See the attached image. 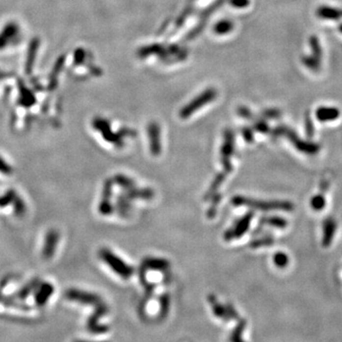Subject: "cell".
<instances>
[{
	"label": "cell",
	"instance_id": "4dcf8cb0",
	"mask_svg": "<svg viewBox=\"0 0 342 342\" xmlns=\"http://www.w3.org/2000/svg\"><path fill=\"white\" fill-rule=\"evenodd\" d=\"M243 137L247 142H252L253 141V132L251 130L245 129L243 131Z\"/></svg>",
	"mask_w": 342,
	"mask_h": 342
},
{
	"label": "cell",
	"instance_id": "83f0119b",
	"mask_svg": "<svg viewBox=\"0 0 342 342\" xmlns=\"http://www.w3.org/2000/svg\"><path fill=\"white\" fill-rule=\"evenodd\" d=\"M263 115L269 119H277L281 116V111L279 109H276V108H271V109L265 110L263 112Z\"/></svg>",
	"mask_w": 342,
	"mask_h": 342
},
{
	"label": "cell",
	"instance_id": "9a60e30c",
	"mask_svg": "<svg viewBox=\"0 0 342 342\" xmlns=\"http://www.w3.org/2000/svg\"><path fill=\"white\" fill-rule=\"evenodd\" d=\"M209 300H210V303H211V306L214 310V313L215 315L218 316V317H221V318H223V320H229L230 317L227 314V311H226V308H224L223 306H221L216 298L214 296H210L209 298Z\"/></svg>",
	"mask_w": 342,
	"mask_h": 342
},
{
	"label": "cell",
	"instance_id": "8fae6325",
	"mask_svg": "<svg viewBox=\"0 0 342 342\" xmlns=\"http://www.w3.org/2000/svg\"><path fill=\"white\" fill-rule=\"evenodd\" d=\"M18 33V28L14 23L8 24L0 33V49H3L6 47L13 37H15Z\"/></svg>",
	"mask_w": 342,
	"mask_h": 342
},
{
	"label": "cell",
	"instance_id": "5b68a950",
	"mask_svg": "<svg viewBox=\"0 0 342 342\" xmlns=\"http://www.w3.org/2000/svg\"><path fill=\"white\" fill-rule=\"evenodd\" d=\"M66 298L71 300H75L84 304H90V305H98L102 302L101 298L96 295L79 291V290H75V289L68 290L66 292Z\"/></svg>",
	"mask_w": 342,
	"mask_h": 342
},
{
	"label": "cell",
	"instance_id": "1f68e13d",
	"mask_svg": "<svg viewBox=\"0 0 342 342\" xmlns=\"http://www.w3.org/2000/svg\"><path fill=\"white\" fill-rule=\"evenodd\" d=\"M339 30H340V32H342V24H340V26H339Z\"/></svg>",
	"mask_w": 342,
	"mask_h": 342
},
{
	"label": "cell",
	"instance_id": "52a82bcc",
	"mask_svg": "<svg viewBox=\"0 0 342 342\" xmlns=\"http://www.w3.org/2000/svg\"><path fill=\"white\" fill-rule=\"evenodd\" d=\"M316 118L319 122H330L337 120L341 115V110L336 106L321 105L316 109Z\"/></svg>",
	"mask_w": 342,
	"mask_h": 342
},
{
	"label": "cell",
	"instance_id": "e0dca14e",
	"mask_svg": "<svg viewBox=\"0 0 342 342\" xmlns=\"http://www.w3.org/2000/svg\"><path fill=\"white\" fill-rule=\"evenodd\" d=\"M262 223H267L271 226H274V227H277V228H280V229H283V228H285L288 225L287 221L284 218L278 217V216L263 218L262 220Z\"/></svg>",
	"mask_w": 342,
	"mask_h": 342
},
{
	"label": "cell",
	"instance_id": "603a6c76",
	"mask_svg": "<svg viewBox=\"0 0 342 342\" xmlns=\"http://www.w3.org/2000/svg\"><path fill=\"white\" fill-rule=\"evenodd\" d=\"M13 204H14L15 215L19 216V217L24 215V213L26 212V205H25L24 201L18 195H16Z\"/></svg>",
	"mask_w": 342,
	"mask_h": 342
},
{
	"label": "cell",
	"instance_id": "5bb4252c",
	"mask_svg": "<svg viewBox=\"0 0 342 342\" xmlns=\"http://www.w3.org/2000/svg\"><path fill=\"white\" fill-rule=\"evenodd\" d=\"M309 46L312 52L313 56H315L316 58L318 60H322V48L319 42V39L316 35H311L309 37Z\"/></svg>",
	"mask_w": 342,
	"mask_h": 342
},
{
	"label": "cell",
	"instance_id": "4316f807",
	"mask_svg": "<svg viewBox=\"0 0 342 342\" xmlns=\"http://www.w3.org/2000/svg\"><path fill=\"white\" fill-rule=\"evenodd\" d=\"M0 173L4 175H11L13 173V167L5 162L2 157H0Z\"/></svg>",
	"mask_w": 342,
	"mask_h": 342
},
{
	"label": "cell",
	"instance_id": "ffe728a7",
	"mask_svg": "<svg viewBox=\"0 0 342 342\" xmlns=\"http://www.w3.org/2000/svg\"><path fill=\"white\" fill-rule=\"evenodd\" d=\"M275 242V239L272 237H263V238H257L250 242V247L252 248H259L263 246H270L273 245Z\"/></svg>",
	"mask_w": 342,
	"mask_h": 342
},
{
	"label": "cell",
	"instance_id": "6da1fadb",
	"mask_svg": "<svg viewBox=\"0 0 342 342\" xmlns=\"http://www.w3.org/2000/svg\"><path fill=\"white\" fill-rule=\"evenodd\" d=\"M232 204L236 207H249L251 209L259 210H283V211H292L294 209V205L288 201H258L254 199H249L246 197L237 196L232 199Z\"/></svg>",
	"mask_w": 342,
	"mask_h": 342
},
{
	"label": "cell",
	"instance_id": "44dd1931",
	"mask_svg": "<svg viewBox=\"0 0 342 342\" xmlns=\"http://www.w3.org/2000/svg\"><path fill=\"white\" fill-rule=\"evenodd\" d=\"M273 260H274V263L277 265V267L279 268L286 267L288 263H289L288 256L283 252H278V253L275 254Z\"/></svg>",
	"mask_w": 342,
	"mask_h": 342
},
{
	"label": "cell",
	"instance_id": "2e32d148",
	"mask_svg": "<svg viewBox=\"0 0 342 342\" xmlns=\"http://www.w3.org/2000/svg\"><path fill=\"white\" fill-rule=\"evenodd\" d=\"M168 262L164 260H157V259H150L147 260L144 263V267L154 269V270H164L168 267Z\"/></svg>",
	"mask_w": 342,
	"mask_h": 342
},
{
	"label": "cell",
	"instance_id": "30bf717a",
	"mask_svg": "<svg viewBox=\"0 0 342 342\" xmlns=\"http://www.w3.org/2000/svg\"><path fill=\"white\" fill-rule=\"evenodd\" d=\"M316 15L318 18L325 20H339L342 18V10L323 5L316 9Z\"/></svg>",
	"mask_w": 342,
	"mask_h": 342
},
{
	"label": "cell",
	"instance_id": "cb8c5ba5",
	"mask_svg": "<svg viewBox=\"0 0 342 342\" xmlns=\"http://www.w3.org/2000/svg\"><path fill=\"white\" fill-rule=\"evenodd\" d=\"M245 325H246L245 320L241 319V320L238 322V325H237L236 329L233 331V333H232V337L230 338V340H231V341H234V342H239V341H242V339H241V335H242V333H243V331H244Z\"/></svg>",
	"mask_w": 342,
	"mask_h": 342
},
{
	"label": "cell",
	"instance_id": "d4e9b609",
	"mask_svg": "<svg viewBox=\"0 0 342 342\" xmlns=\"http://www.w3.org/2000/svg\"><path fill=\"white\" fill-rule=\"evenodd\" d=\"M305 132L306 135L308 138H313L314 134H315V127H314V123H313L311 117L307 114L305 117Z\"/></svg>",
	"mask_w": 342,
	"mask_h": 342
},
{
	"label": "cell",
	"instance_id": "ac0fdd59",
	"mask_svg": "<svg viewBox=\"0 0 342 342\" xmlns=\"http://www.w3.org/2000/svg\"><path fill=\"white\" fill-rule=\"evenodd\" d=\"M16 195L17 194L15 190L10 189V190L6 191L2 196H0V209H4V208L10 206L11 204H13Z\"/></svg>",
	"mask_w": 342,
	"mask_h": 342
},
{
	"label": "cell",
	"instance_id": "ba28073f",
	"mask_svg": "<svg viewBox=\"0 0 342 342\" xmlns=\"http://www.w3.org/2000/svg\"><path fill=\"white\" fill-rule=\"evenodd\" d=\"M53 291H54V288L51 283H40L34 297L36 305L40 307L44 306L45 304L48 302V300L52 297Z\"/></svg>",
	"mask_w": 342,
	"mask_h": 342
},
{
	"label": "cell",
	"instance_id": "7402d4cb",
	"mask_svg": "<svg viewBox=\"0 0 342 342\" xmlns=\"http://www.w3.org/2000/svg\"><path fill=\"white\" fill-rule=\"evenodd\" d=\"M0 302L3 303L5 306H9V307H14V308H19V309H29L27 306L25 305H20L19 303H17L15 299L13 298H8L6 296H4L2 293H0Z\"/></svg>",
	"mask_w": 342,
	"mask_h": 342
},
{
	"label": "cell",
	"instance_id": "f1b7e54d",
	"mask_svg": "<svg viewBox=\"0 0 342 342\" xmlns=\"http://www.w3.org/2000/svg\"><path fill=\"white\" fill-rule=\"evenodd\" d=\"M255 129L256 131L262 132V133H266V132H269L270 129H269V126L265 122L263 121H261V122H258L256 125H255Z\"/></svg>",
	"mask_w": 342,
	"mask_h": 342
},
{
	"label": "cell",
	"instance_id": "8992f818",
	"mask_svg": "<svg viewBox=\"0 0 342 342\" xmlns=\"http://www.w3.org/2000/svg\"><path fill=\"white\" fill-rule=\"evenodd\" d=\"M58 240H59V233L56 230L53 229L47 233L45 237L44 247H43V257L45 259L49 260L54 255L58 244Z\"/></svg>",
	"mask_w": 342,
	"mask_h": 342
},
{
	"label": "cell",
	"instance_id": "9c48e42d",
	"mask_svg": "<svg viewBox=\"0 0 342 342\" xmlns=\"http://www.w3.org/2000/svg\"><path fill=\"white\" fill-rule=\"evenodd\" d=\"M337 230V223L336 221L328 217L323 222V237H322V245L324 247H329L333 241Z\"/></svg>",
	"mask_w": 342,
	"mask_h": 342
},
{
	"label": "cell",
	"instance_id": "277c9868",
	"mask_svg": "<svg viewBox=\"0 0 342 342\" xmlns=\"http://www.w3.org/2000/svg\"><path fill=\"white\" fill-rule=\"evenodd\" d=\"M253 217V212H248L238 221L233 228L226 231V233L224 234V238L226 240H231L233 238H240L248 230Z\"/></svg>",
	"mask_w": 342,
	"mask_h": 342
},
{
	"label": "cell",
	"instance_id": "d6986e66",
	"mask_svg": "<svg viewBox=\"0 0 342 342\" xmlns=\"http://www.w3.org/2000/svg\"><path fill=\"white\" fill-rule=\"evenodd\" d=\"M310 205H311V208H312L314 210H316V211L322 210V209L325 208V206H326V201H325L324 196L321 195V194L315 195L312 199H311Z\"/></svg>",
	"mask_w": 342,
	"mask_h": 342
},
{
	"label": "cell",
	"instance_id": "7c38bea8",
	"mask_svg": "<svg viewBox=\"0 0 342 342\" xmlns=\"http://www.w3.org/2000/svg\"><path fill=\"white\" fill-rule=\"evenodd\" d=\"M40 285V281L38 279H34L30 281L27 284H25L16 294L14 298L18 300H23L25 298H28L34 290H37L38 286Z\"/></svg>",
	"mask_w": 342,
	"mask_h": 342
},
{
	"label": "cell",
	"instance_id": "7a4b0ae2",
	"mask_svg": "<svg viewBox=\"0 0 342 342\" xmlns=\"http://www.w3.org/2000/svg\"><path fill=\"white\" fill-rule=\"evenodd\" d=\"M273 135L275 137L285 136L298 151L308 155H315L318 153V151L320 150V146L318 144L300 139L298 134L286 126H279L276 129H274Z\"/></svg>",
	"mask_w": 342,
	"mask_h": 342
},
{
	"label": "cell",
	"instance_id": "3957f363",
	"mask_svg": "<svg viewBox=\"0 0 342 342\" xmlns=\"http://www.w3.org/2000/svg\"><path fill=\"white\" fill-rule=\"evenodd\" d=\"M100 256L105 263L109 265L113 271H115L119 276L124 279H129L133 274V269L125 263L122 260L115 255L111 253L108 249H103L100 252Z\"/></svg>",
	"mask_w": 342,
	"mask_h": 342
},
{
	"label": "cell",
	"instance_id": "4fadbf2b",
	"mask_svg": "<svg viewBox=\"0 0 342 342\" xmlns=\"http://www.w3.org/2000/svg\"><path fill=\"white\" fill-rule=\"evenodd\" d=\"M301 62L307 69H309L314 73L318 72L320 70V67H321V61L316 58L315 56H313L312 54L311 55H303L301 57Z\"/></svg>",
	"mask_w": 342,
	"mask_h": 342
},
{
	"label": "cell",
	"instance_id": "484cf974",
	"mask_svg": "<svg viewBox=\"0 0 342 342\" xmlns=\"http://www.w3.org/2000/svg\"><path fill=\"white\" fill-rule=\"evenodd\" d=\"M115 179H116L117 183L121 184L123 187H125L127 189L134 188L133 182L131 179L127 178L125 176H118V177H116Z\"/></svg>",
	"mask_w": 342,
	"mask_h": 342
},
{
	"label": "cell",
	"instance_id": "f546056e",
	"mask_svg": "<svg viewBox=\"0 0 342 342\" xmlns=\"http://www.w3.org/2000/svg\"><path fill=\"white\" fill-rule=\"evenodd\" d=\"M161 302H162V306H161V312L163 316L166 315V313L168 311V306H169V298L167 295H164L161 298Z\"/></svg>",
	"mask_w": 342,
	"mask_h": 342
}]
</instances>
